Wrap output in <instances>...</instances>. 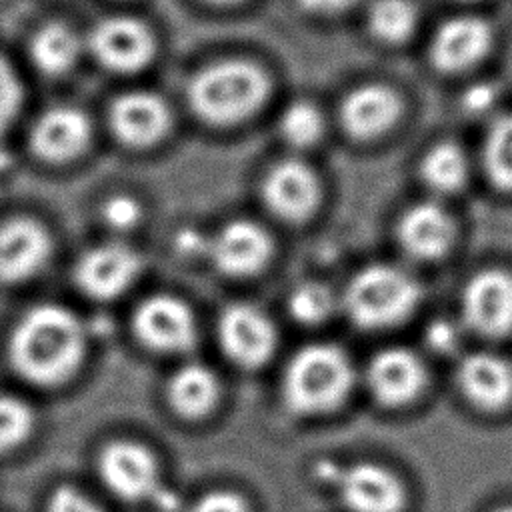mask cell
<instances>
[{
  "label": "cell",
  "instance_id": "23",
  "mask_svg": "<svg viewBox=\"0 0 512 512\" xmlns=\"http://www.w3.org/2000/svg\"><path fill=\"white\" fill-rule=\"evenodd\" d=\"M82 52L76 32L62 22L40 26L30 40V58L34 66L48 76H62L74 68Z\"/></svg>",
  "mask_w": 512,
  "mask_h": 512
},
{
  "label": "cell",
  "instance_id": "4",
  "mask_svg": "<svg viewBox=\"0 0 512 512\" xmlns=\"http://www.w3.org/2000/svg\"><path fill=\"white\" fill-rule=\"evenodd\" d=\"M420 300V284L392 264L360 270L344 292V310L360 328H388L412 314Z\"/></svg>",
  "mask_w": 512,
  "mask_h": 512
},
{
  "label": "cell",
  "instance_id": "24",
  "mask_svg": "<svg viewBox=\"0 0 512 512\" xmlns=\"http://www.w3.org/2000/svg\"><path fill=\"white\" fill-rule=\"evenodd\" d=\"M420 176L434 192H456L468 180V158L458 144L438 142L422 156Z\"/></svg>",
  "mask_w": 512,
  "mask_h": 512
},
{
  "label": "cell",
  "instance_id": "26",
  "mask_svg": "<svg viewBox=\"0 0 512 512\" xmlns=\"http://www.w3.org/2000/svg\"><path fill=\"white\" fill-rule=\"evenodd\" d=\"M482 164L494 186L512 190V112L492 122L482 148Z\"/></svg>",
  "mask_w": 512,
  "mask_h": 512
},
{
  "label": "cell",
  "instance_id": "33",
  "mask_svg": "<svg viewBox=\"0 0 512 512\" xmlns=\"http://www.w3.org/2000/svg\"><path fill=\"white\" fill-rule=\"evenodd\" d=\"M188 512H248V506L238 494L216 490L198 498Z\"/></svg>",
  "mask_w": 512,
  "mask_h": 512
},
{
  "label": "cell",
  "instance_id": "25",
  "mask_svg": "<svg viewBox=\"0 0 512 512\" xmlns=\"http://www.w3.org/2000/svg\"><path fill=\"white\" fill-rule=\"evenodd\" d=\"M368 28L384 44L406 42L418 24V10L412 0H374L368 8Z\"/></svg>",
  "mask_w": 512,
  "mask_h": 512
},
{
  "label": "cell",
  "instance_id": "35",
  "mask_svg": "<svg viewBox=\"0 0 512 512\" xmlns=\"http://www.w3.org/2000/svg\"><path fill=\"white\" fill-rule=\"evenodd\" d=\"M494 100H496V90L492 84H476L468 88V92L462 96V102L470 112H482L488 106H492Z\"/></svg>",
  "mask_w": 512,
  "mask_h": 512
},
{
  "label": "cell",
  "instance_id": "12",
  "mask_svg": "<svg viewBox=\"0 0 512 512\" xmlns=\"http://www.w3.org/2000/svg\"><path fill=\"white\" fill-rule=\"evenodd\" d=\"M170 108L162 96L146 90H132L112 100L108 124L118 142L128 148L156 144L170 130Z\"/></svg>",
  "mask_w": 512,
  "mask_h": 512
},
{
  "label": "cell",
  "instance_id": "5",
  "mask_svg": "<svg viewBox=\"0 0 512 512\" xmlns=\"http://www.w3.org/2000/svg\"><path fill=\"white\" fill-rule=\"evenodd\" d=\"M98 474L104 486L126 502L158 500L160 470L154 454L132 440H114L98 456Z\"/></svg>",
  "mask_w": 512,
  "mask_h": 512
},
{
  "label": "cell",
  "instance_id": "30",
  "mask_svg": "<svg viewBox=\"0 0 512 512\" xmlns=\"http://www.w3.org/2000/svg\"><path fill=\"white\" fill-rule=\"evenodd\" d=\"M22 84L12 64L0 56V136L16 120L22 106Z\"/></svg>",
  "mask_w": 512,
  "mask_h": 512
},
{
  "label": "cell",
  "instance_id": "38",
  "mask_svg": "<svg viewBox=\"0 0 512 512\" xmlns=\"http://www.w3.org/2000/svg\"><path fill=\"white\" fill-rule=\"evenodd\" d=\"M494 512H512V506H502V508H498Z\"/></svg>",
  "mask_w": 512,
  "mask_h": 512
},
{
  "label": "cell",
  "instance_id": "17",
  "mask_svg": "<svg viewBox=\"0 0 512 512\" xmlns=\"http://www.w3.org/2000/svg\"><path fill=\"white\" fill-rule=\"evenodd\" d=\"M52 240L32 218H12L0 226V282L16 284L32 278L48 262Z\"/></svg>",
  "mask_w": 512,
  "mask_h": 512
},
{
  "label": "cell",
  "instance_id": "14",
  "mask_svg": "<svg viewBox=\"0 0 512 512\" xmlns=\"http://www.w3.org/2000/svg\"><path fill=\"white\" fill-rule=\"evenodd\" d=\"M492 44V28L480 16H454L430 40L428 58L440 72H462L480 62Z\"/></svg>",
  "mask_w": 512,
  "mask_h": 512
},
{
  "label": "cell",
  "instance_id": "16",
  "mask_svg": "<svg viewBox=\"0 0 512 512\" xmlns=\"http://www.w3.org/2000/svg\"><path fill=\"white\" fill-rule=\"evenodd\" d=\"M402 112L400 96L386 84L368 82L352 88L340 102L342 130L354 140H372L396 124Z\"/></svg>",
  "mask_w": 512,
  "mask_h": 512
},
{
  "label": "cell",
  "instance_id": "9",
  "mask_svg": "<svg viewBox=\"0 0 512 512\" xmlns=\"http://www.w3.org/2000/svg\"><path fill=\"white\" fill-rule=\"evenodd\" d=\"M324 472H330V482L350 512H400L404 506V488L384 466L358 462Z\"/></svg>",
  "mask_w": 512,
  "mask_h": 512
},
{
  "label": "cell",
  "instance_id": "37",
  "mask_svg": "<svg viewBox=\"0 0 512 512\" xmlns=\"http://www.w3.org/2000/svg\"><path fill=\"white\" fill-rule=\"evenodd\" d=\"M206 2H210V4H236L240 0H206Z\"/></svg>",
  "mask_w": 512,
  "mask_h": 512
},
{
  "label": "cell",
  "instance_id": "13",
  "mask_svg": "<svg viewBox=\"0 0 512 512\" xmlns=\"http://www.w3.org/2000/svg\"><path fill=\"white\" fill-rule=\"evenodd\" d=\"M462 314L470 328L484 336L512 330V276L484 270L472 276L462 292Z\"/></svg>",
  "mask_w": 512,
  "mask_h": 512
},
{
  "label": "cell",
  "instance_id": "2",
  "mask_svg": "<svg viewBox=\"0 0 512 512\" xmlns=\"http://www.w3.org/2000/svg\"><path fill=\"white\" fill-rule=\"evenodd\" d=\"M268 92V74L242 58L212 62L186 86L190 108L212 126H232L250 118L266 102Z\"/></svg>",
  "mask_w": 512,
  "mask_h": 512
},
{
  "label": "cell",
  "instance_id": "21",
  "mask_svg": "<svg viewBox=\"0 0 512 512\" xmlns=\"http://www.w3.org/2000/svg\"><path fill=\"white\" fill-rule=\"evenodd\" d=\"M458 386L472 404L500 408L512 398V368L496 354H470L458 368Z\"/></svg>",
  "mask_w": 512,
  "mask_h": 512
},
{
  "label": "cell",
  "instance_id": "32",
  "mask_svg": "<svg viewBox=\"0 0 512 512\" xmlns=\"http://www.w3.org/2000/svg\"><path fill=\"white\" fill-rule=\"evenodd\" d=\"M46 512H104V510L78 488L60 486L52 492Z\"/></svg>",
  "mask_w": 512,
  "mask_h": 512
},
{
  "label": "cell",
  "instance_id": "29",
  "mask_svg": "<svg viewBox=\"0 0 512 512\" xmlns=\"http://www.w3.org/2000/svg\"><path fill=\"white\" fill-rule=\"evenodd\" d=\"M34 428L32 408L16 398L0 394V452L20 446Z\"/></svg>",
  "mask_w": 512,
  "mask_h": 512
},
{
  "label": "cell",
  "instance_id": "36",
  "mask_svg": "<svg viewBox=\"0 0 512 512\" xmlns=\"http://www.w3.org/2000/svg\"><path fill=\"white\" fill-rule=\"evenodd\" d=\"M356 0H298V4L314 14H336L350 8Z\"/></svg>",
  "mask_w": 512,
  "mask_h": 512
},
{
  "label": "cell",
  "instance_id": "34",
  "mask_svg": "<svg viewBox=\"0 0 512 512\" xmlns=\"http://www.w3.org/2000/svg\"><path fill=\"white\" fill-rule=\"evenodd\" d=\"M426 342L436 352H450L458 342V332L448 320H434L426 330Z\"/></svg>",
  "mask_w": 512,
  "mask_h": 512
},
{
  "label": "cell",
  "instance_id": "11",
  "mask_svg": "<svg viewBox=\"0 0 512 512\" xmlns=\"http://www.w3.org/2000/svg\"><path fill=\"white\" fill-rule=\"evenodd\" d=\"M320 192L316 172L296 158L276 162L262 180L264 204L286 222L306 220L316 210Z\"/></svg>",
  "mask_w": 512,
  "mask_h": 512
},
{
  "label": "cell",
  "instance_id": "3",
  "mask_svg": "<svg viewBox=\"0 0 512 512\" xmlns=\"http://www.w3.org/2000/svg\"><path fill=\"white\" fill-rule=\"evenodd\" d=\"M354 386V366L334 344H310L298 350L282 378L286 406L304 416H318L338 408Z\"/></svg>",
  "mask_w": 512,
  "mask_h": 512
},
{
  "label": "cell",
  "instance_id": "10",
  "mask_svg": "<svg viewBox=\"0 0 512 512\" xmlns=\"http://www.w3.org/2000/svg\"><path fill=\"white\" fill-rule=\"evenodd\" d=\"M140 256L126 244L108 242L86 250L74 266L76 286L90 298L120 296L140 272Z\"/></svg>",
  "mask_w": 512,
  "mask_h": 512
},
{
  "label": "cell",
  "instance_id": "28",
  "mask_svg": "<svg viewBox=\"0 0 512 512\" xmlns=\"http://www.w3.org/2000/svg\"><path fill=\"white\" fill-rule=\"evenodd\" d=\"M336 308V300L330 288L320 282H304L292 290L288 310L300 324H320Z\"/></svg>",
  "mask_w": 512,
  "mask_h": 512
},
{
  "label": "cell",
  "instance_id": "27",
  "mask_svg": "<svg viewBox=\"0 0 512 512\" xmlns=\"http://www.w3.org/2000/svg\"><path fill=\"white\" fill-rule=\"evenodd\" d=\"M280 134L292 146H312L324 134V116L316 104L308 100H294L280 116Z\"/></svg>",
  "mask_w": 512,
  "mask_h": 512
},
{
  "label": "cell",
  "instance_id": "20",
  "mask_svg": "<svg viewBox=\"0 0 512 512\" xmlns=\"http://www.w3.org/2000/svg\"><path fill=\"white\" fill-rule=\"evenodd\" d=\"M452 216L434 202H420L410 206L398 220V242L406 254L432 260L442 256L454 240Z\"/></svg>",
  "mask_w": 512,
  "mask_h": 512
},
{
  "label": "cell",
  "instance_id": "8",
  "mask_svg": "<svg viewBox=\"0 0 512 512\" xmlns=\"http://www.w3.org/2000/svg\"><path fill=\"white\" fill-rule=\"evenodd\" d=\"M218 340L224 354L242 368H258L276 348L272 320L252 304H230L218 318Z\"/></svg>",
  "mask_w": 512,
  "mask_h": 512
},
{
  "label": "cell",
  "instance_id": "1",
  "mask_svg": "<svg viewBox=\"0 0 512 512\" xmlns=\"http://www.w3.org/2000/svg\"><path fill=\"white\" fill-rule=\"evenodd\" d=\"M82 322L64 306L42 304L28 310L14 326L8 356L14 370L38 386L66 382L84 360Z\"/></svg>",
  "mask_w": 512,
  "mask_h": 512
},
{
  "label": "cell",
  "instance_id": "15",
  "mask_svg": "<svg viewBox=\"0 0 512 512\" xmlns=\"http://www.w3.org/2000/svg\"><path fill=\"white\" fill-rule=\"evenodd\" d=\"M208 252L220 272L236 278L252 276L266 266L272 238L260 224L238 218L218 230L208 242Z\"/></svg>",
  "mask_w": 512,
  "mask_h": 512
},
{
  "label": "cell",
  "instance_id": "6",
  "mask_svg": "<svg viewBox=\"0 0 512 512\" xmlns=\"http://www.w3.org/2000/svg\"><path fill=\"white\" fill-rule=\"evenodd\" d=\"M86 44L90 54L104 68L118 74L142 70L156 52L152 30L132 16H108L98 20Z\"/></svg>",
  "mask_w": 512,
  "mask_h": 512
},
{
  "label": "cell",
  "instance_id": "18",
  "mask_svg": "<svg viewBox=\"0 0 512 512\" xmlns=\"http://www.w3.org/2000/svg\"><path fill=\"white\" fill-rule=\"evenodd\" d=\"M92 126L86 114L72 106H54L36 118L30 130V150L46 162H68L90 142Z\"/></svg>",
  "mask_w": 512,
  "mask_h": 512
},
{
  "label": "cell",
  "instance_id": "19",
  "mask_svg": "<svg viewBox=\"0 0 512 512\" xmlns=\"http://www.w3.org/2000/svg\"><path fill=\"white\" fill-rule=\"evenodd\" d=\"M426 380L422 360L406 348L378 352L366 370L370 394L384 406H402L414 400Z\"/></svg>",
  "mask_w": 512,
  "mask_h": 512
},
{
  "label": "cell",
  "instance_id": "22",
  "mask_svg": "<svg viewBox=\"0 0 512 512\" xmlns=\"http://www.w3.org/2000/svg\"><path fill=\"white\" fill-rule=\"evenodd\" d=\"M220 384L216 374L200 364L188 362L180 366L168 380L166 398L170 408L188 420L206 416L218 402Z\"/></svg>",
  "mask_w": 512,
  "mask_h": 512
},
{
  "label": "cell",
  "instance_id": "31",
  "mask_svg": "<svg viewBox=\"0 0 512 512\" xmlns=\"http://www.w3.org/2000/svg\"><path fill=\"white\" fill-rule=\"evenodd\" d=\"M102 218L114 230H130L142 218V206L128 194H114L102 206Z\"/></svg>",
  "mask_w": 512,
  "mask_h": 512
},
{
  "label": "cell",
  "instance_id": "7",
  "mask_svg": "<svg viewBox=\"0 0 512 512\" xmlns=\"http://www.w3.org/2000/svg\"><path fill=\"white\" fill-rule=\"evenodd\" d=\"M132 328L146 348L164 354L188 352L198 336L192 310L170 294L146 298L134 312Z\"/></svg>",
  "mask_w": 512,
  "mask_h": 512
}]
</instances>
